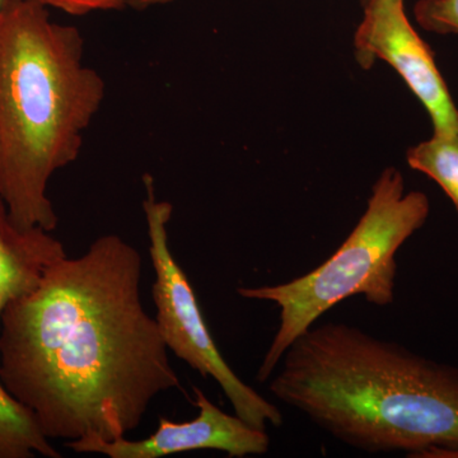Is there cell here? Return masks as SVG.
Here are the masks:
<instances>
[{
    "label": "cell",
    "mask_w": 458,
    "mask_h": 458,
    "mask_svg": "<svg viewBox=\"0 0 458 458\" xmlns=\"http://www.w3.org/2000/svg\"><path fill=\"white\" fill-rule=\"evenodd\" d=\"M276 369L270 394L349 447L411 457L458 450V367L327 322L298 336Z\"/></svg>",
    "instance_id": "cell-2"
},
{
    "label": "cell",
    "mask_w": 458,
    "mask_h": 458,
    "mask_svg": "<svg viewBox=\"0 0 458 458\" xmlns=\"http://www.w3.org/2000/svg\"><path fill=\"white\" fill-rule=\"evenodd\" d=\"M77 27L38 0L0 4V198L16 225L53 232L51 177L80 156L105 82L84 64Z\"/></svg>",
    "instance_id": "cell-3"
},
{
    "label": "cell",
    "mask_w": 458,
    "mask_h": 458,
    "mask_svg": "<svg viewBox=\"0 0 458 458\" xmlns=\"http://www.w3.org/2000/svg\"><path fill=\"white\" fill-rule=\"evenodd\" d=\"M3 0H0V4H2Z\"/></svg>",
    "instance_id": "cell-14"
},
{
    "label": "cell",
    "mask_w": 458,
    "mask_h": 458,
    "mask_svg": "<svg viewBox=\"0 0 458 458\" xmlns=\"http://www.w3.org/2000/svg\"><path fill=\"white\" fill-rule=\"evenodd\" d=\"M141 276L138 250L105 234L3 312L0 382L50 441H114L181 390Z\"/></svg>",
    "instance_id": "cell-1"
},
{
    "label": "cell",
    "mask_w": 458,
    "mask_h": 458,
    "mask_svg": "<svg viewBox=\"0 0 458 458\" xmlns=\"http://www.w3.org/2000/svg\"><path fill=\"white\" fill-rule=\"evenodd\" d=\"M414 16L426 31L458 35V0H418Z\"/></svg>",
    "instance_id": "cell-11"
},
{
    "label": "cell",
    "mask_w": 458,
    "mask_h": 458,
    "mask_svg": "<svg viewBox=\"0 0 458 458\" xmlns=\"http://www.w3.org/2000/svg\"><path fill=\"white\" fill-rule=\"evenodd\" d=\"M143 181L147 192L143 209L149 238L148 251L156 276L152 286L157 310L155 318L165 346L190 369L197 370L205 378L212 377L216 379L231 403L234 414L250 426L260 430H267V424L282 426L280 410L243 382L216 348L194 288L168 243L167 225L174 207L168 201L157 200L152 176L146 174Z\"/></svg>",
    "instance_id": "cell-5"
},
{
    "label": "cell",
    "mask_w": 458,
    "mask_h": 458,
    "mask_svg": "<svg viewBox=\"0 0 458 458\" xmlns=\"http://www.w3.org/2000/svg\"><path fill=\"white\" fill-rule=\"evenodd\" d=\"M66 256L62 241L47 229L16 225L0 198V319L9 304L32 293Z\"/></svg>",
    "instance_id": "cell-8"
},
{
    "label": "cell",
    "mask_w": 458,
    "mask_h": 458,
    "mask_svg": "<svg viewBox=\"0 0 458 458\" xmlns=\"http://www.w3.org/2000/svg\"><path fill=\"white\" fill-rule=\"evenodd\" d=\"M60 458L31 412L0 382V458Z\"/></svg>",
    "instance_id": "cell-9"
},
{
    "label": "cell",
    "mask_w": 458,
    "mask_h": 458,
    "mask_svg": "<svg viewBox=\"0 0 458 458\" xmlns=\"http://www.w3.org/2000/svg\"><path fill=\"white\" fill-rule=\"evenodd\" d=\"M429 213V198L421 191L405 192L403 174L386 168L360 222L324 264L282 284L238 288L241 297L273 302L280 310L278 331L256 379L269 381L292 343L346 298L363 295L382 307L393 303L396 254L426 225Z\"/></svg>",
    "instance_id": "cell-4"
},
{
    "label": "cell",
    "mask_w": 458,
    "mask_h": 458,
    "mask_svg": "<svg viewBox=\"0 0 458 458\" xmlns=\"http://www.w3.org/2000/svg\"><path fill=\"white\" fill-rule=\"evenodd\" d=\"M47 8H55L71 16H84L99 11H120L134 7L137 0H38Z\"/></svg>",
    "instance_id": "cell-12"
},
{
    "label": "cell",
    "mask_w": 458,
    "mask_h": 458,
    "mask_svg": "<svg viewBox=\"0 0 458 458\" xmlns=\"http://www.w3.org/2000/svg\"><path fill=\"white\" fill-rule=\"evenodd\" d=\"M174 2V0H137L135 2L134 7L135 9H146L149 7H155V5H164L167 4V3Z\"/></svg>",
    "instance_id": "cell-13"
},
{
    "label": "cell",
    "mask_w": 458,
    "mask_h": 458,
    "mask_svg": "<svg viewBox=\"0 0 458 458\" xmlns=\"http://www.w3.org/2000/svg\"><path fill=\"white\" fill-rule=\"evenodd\" d=\"M355 57L369 69L384 60L401 75L432 119L434 132L458 135V108L433 51L406 17L403 0H363Z\"/></svg>",
    "instance_id": "cell-6"
},
{
    "label": "cell",
    "mask_w": 458,
    "mask_h": 458,
    "mask_svg": "<svg viewBox=\"0 0 458 458\" xmlns=\"http://www.w3.org/2000/svg\"><path fill=\"white\" fill-rule=\"evenodd\" d=\"M406 161L438 183L458 213V135L434 132L430 140L410 148Z\"/></svg>",
    "instance_id": "cell-10"
},
{
    "label": "cell",
    "mask_w": 458,
    "mask_h": 458,
    "mask_svg": "<svg viewBox=\"0 0 458 458\" xmlns=\"http://www.w3.org/2000/svg\"><path fill=\"white\" fill-rule=\"evenodd\" d=\"M198 417L176 423L159 418L152 436L129 441L126 436L114 441H72L66 447L75 454H99L110 458H159L186 452L214 450L229 457L267 454L270 438L267 430L250 426L238 415H231L208 399L199 387H192Z\"/></svg>",
    "instance_id": "cell-7"
}]
</instances>
